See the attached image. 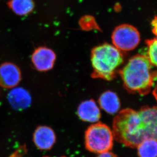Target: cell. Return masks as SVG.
I'll use <instances>...</instances> for the list:
<instances>
[{"label":"cell","mask_w":157,"mask_h":157,"mask_svg":"<svg viewBox=\"0 0 157 157\" xmlns=\"http://www.w3.org/2000/svg\"><path fill=\"white\" fill-rule=\"evenodd\" d=\"M112 127L114 138L126 147H137L147 139L157 140V107L124 109L114 118Z\"/></svg>","instance_id":"cell-1"},{"label":"cell","mask_w":157,"mask_h":157,"mask_svg":"<svg viewBox=\"0 0 157 157\" xmlns=\"http://www.w3.org/2000/svg\"><path fill=\"white\" fill-rule=\"evenodd\" d=\"M145 55L137 54L118 71L124 87L133 94L145 95L150 93L157 78V71Z\"/></svg>","instance_id":"cell-2"},{"label":"cell","mask_w":157,"mask_h":157,"mask_svg":"<svg viewBox=\"0 0 157 157\" xmlns=\"http://www.w3.org/2000/svg\"><path fill=\"white\" fill-rule=\"evenodd\" d=\"M91 61L93 69L92 78L111 81L124 62V56L114 45L104 44L92 48Z\"/></svg>","instance_id":"cell-3"},{"label":"cell","mask_w":157,"mask_h":157,"mask_svg":"<svg viewBox=\"0 0 157 157\" xmlns=\"http://www.w3.org/2000/svg\"><path fill=\"white\" fill-rule=\"evenodd\" d=\"M113 140L112 130L100 122L91 125L85 135L86 148L92 153L100 154L110 151L113 145Z\"/></svg>","instance_id":"cell-4"},{"label":"cell","mask_w":157,"mask_h":157,"mask_svg":"<svg viewBox=\"0 0 157 157\" xmlns=\"http://www.w3.org/2000/svg\"><path fill=\"white\" fill-rule=\"evenodd\" d=\"M112 43L121 51H130L140 42V34L131 25L122 24L115 28L112 34Z\"/></svg>","instance_id":"cell-5"},{"label":"cell","mask_w":157,"mask_h":157,"mask_svg":"<svg viewBox=\"0 0 157 157\" xmlns=\"http://www.w3.org/2000/svg\"><path fill=\"white\" fill-rule=\"evenodd\" d=\"M56 59V55L54 52L45 47L36 48L31 56L34 67L40 71H47L52 69Z\"/></svg>","instance_id":"cell-6"},{"label":"cell","mask_w":157,"mask_h":157,"mask_svg":"<svg viewBox=\"0 0 157 157\" xmlns=\"http://www.w3.org/2000/svg\"><path fill=\"white\" fill-rule=\"evenodd\" d=\"M21 70L11 62H4L0 65V86L4 88H13L21 81Z\"/></svg>","instance_id":"cell-7"},{"label":"cell","mask_w":157,"mask_h":157,"mask_svg":"<svg viewBox=\"0 0 157 157\" xmlns=\"http://www.w3.org/2000/svg\"><path fill=\"white\" fill-rule=\"evenodd\" d=\"M56 140L54 130L47 126L41 125L37 127L33 134L34 143L41 150H48L52 148Z\"/></svg>","instance_id":"cell-8"},{"label":"cell","mask_w":157,"mask_h":157,"mask_svg":"<svg viewBox=\"0 0 157 157\" xmlns=\"http://www.w3.org/2000/svg\"><path fill=\"white\" fill-rule=\"evenodd\" d=\"M8 99L11 106L16 110L26 109L30 106L32 98L29 92L23 88H14L9 92Z\"/></svg>","instance_id":"cell-9"},{"label":"cell","mask_w":157,"mask_h":157,"mask_svg":"<svg viewBox=\"0 0 157 157\" xmlns=\"http://www.w3.org/2000/svg\"><path fill=\"white\" fill-rule=\"evenodd\" d=\"M77 113L82 121L91 123L98 122L101 116L100 108L93 100L82 102L78 106Z\"/></svg>","instance_id":"cell-10"},{"label":"cell","mask_w":157,"mask_h":157,"mask_svg":"<svg viewBox=\"0 0 157 157\" xmlns=\"http://www.w3.org/2000/svg\"><path fill=\"white\" fill-rule=\"evenodd\" d=\"M100 107L108 113L113 114L119 110L121 103L117 94L107 91L101 94L98 99Z\"/></svg>","instance_id":"cell-11"},{"label":"cell","mask_w":157,"mask_h":157,"mask_svg":"<svg viewBox=\"0 0 157 157\" xmlns=\"http://www.w3.org/2000/svg\"><path fill=\"white\" fill-rule=\"evenodd\" d=\"M8 6L17 15H24L31 12L34 3L33 0H10Z\"/></svg>","instance_id":"cell-12"},{"label":"cell","mask_w":157,"mask_h":157,"mask_svg":"<svg viewBox=\"0 0 157 157\" xmlns=\"http://www.w3.org/2000/svg\"><path fill=\"white\" fill-rule=\"evenodd\" d=\"M139 157H157V140L147 139L138 145Z\"/></svg>","instance_id":"cell-13"},{"label":"cell","mask_w":157,"mask_h":157,"mask_svg":"<svg viewBox=\"0 0 157 157\" xmlns=\"http://www.w3.org/2000/svg\"><path fill=\"white\" fill-rule=\"evenodd\" d=\"M147 52V56L151 65L157 67V36L146 41Z\"/></svg>","instance_id":"cell-14"},{"label":"cell","mask_w":157,"mask_h":157,"mask_svg":"<svg viewBox=\"0 0 157 157\" xmlns=\"http://www.w3.org/2000/svg\"><path fill=\"white\" fill-rule=\"evenodd\" d=\"M81 26L85 29H92L97 28L98 29V26L94 21V18L90 17H86V18H83L81 20Z\"/></svg>","instance_id":"cell-15"},{"label":"cell","mask_w":157,"mask_h":157,"mask_svg":"<svg viewBox=\"0 0 157 157\" xmlns=\"http://www.w3.org/2000/svg\"><path fill=\"white\" fill-rule=\"evenodd\" d=\"M97 157H117V156L111 151H108L98 154V156Z\"/></svg>","instance_id":"cell-16"},{"label":"cell","mask_w":157,"mask_h":157,"mask_svg":"<svg viewBox=\"0 0 157 157\" xmlns=\"http://www.w3.org/2000/svg\"><path fill=\"white\" fill-rule=\"evenodd\" d=\"M151 25L153 26V32L154 33L155 35L157 36V17L155 18L151 22Z\"/></svg>","instance_id":"cell-17"},{"label":"cell","mask_w":157,"mask_h":157,"mask_svg":"<svg viewBox=\"0 0 157 157\" xmlns=\"http://www.w3.org/2000/svg\"><path fill=\"white\" fill-rule=\"evenodd\" d=\"M153 95L156 98V101H157V81L156 83V87H155L154 90H153Z\"/></svg>","instance_id":"cell-18"},{"label":"cell","mask_w":157,"mask_h":157,"mask_svg":"<svg viewBox=\"0 0 157 157\" xmlns=\"http://www.w3.org/2000/svg\"><path fill=\"white\" fill-rule=\"evenodd\" d=\"M51 157V156H44V157Z\"/></svg>","instance_id":"cell-19"}]
</instances>
